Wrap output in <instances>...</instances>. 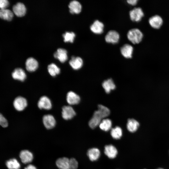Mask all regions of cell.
<instances>
[{"label": "cell", "instance_id": "6da1fadb", "mask_svg": "<svg viewBox=\"0 0 169 169\" xmlns=\"http://www.w3.org/2000/svg\"><path fill=\"white\" fill-rule=\"evenodd\" d=\"M98 108L89 122V126L92 129L99 125L102 119L108 116L110 113V110L102 105H99Z\"/></svg>", "mask_w": 169, "mask_h": 169}, {"label": "cell", "instance_id": "7a4b0ae2", "mask_svg": "<svg viewBox=\"0 0 169 169\" xmlns=\"http://www.w3.org/2000/svg\"><path fill=\"white\" fill-rule=\"evenodd\" d=\"M127 36L129 40L132 44H136L141 42L143 35L142 32L139 29L134 28L129 30Z\"/></svg>", "mask_w": 169, "mask_h": 169}, {"label": "cell", "instance_id": "3957f363", "mask_svg": "<svg viewBox=\"0 0 169 169\" xmlns=\"http://www.w3.org/2000/svg\"><path fill=\"white\" fill-rule=\"evenodd\" d=\"M129 16L131 20L138 22L141 20L144 16V13L141 8H135L130 11Z\"/></svg>", "mask_w": 169, "mask_h": 169}, {"label": "cell", "instance_id": "277c9868", "mask_svg": "<svg viewBox=\"0 0 169 169\" xmlns=\"http://www.w3.org/2000/svg\"><path fill=\"white\" fill-rule=\"evenodd\" d=\"M13 105L16 110L19 111H22L27 106V101L26 98L23 97L18 96L14 99Z\"/></svg>", "mask_w": 169, "mask_h": 169}, {"label": "cell", "instance_id": "5b68a950", "mask_svg": "<svg viewBox=\"0 0 169 169\" xmlns=\"http://www.w3.org/2000/svg\"><path fill=\"white\" fill-rule=\"evenodd\" d=\"M62 116L65 120L73 118L76 114L74 109L70 105H64L62 108Z\"/></svg>", "mask_w": 169, "mask_h": 169}, {"label": "cell", "instance_id": "8992f818", "mask_svg": "<svg viewBox=\"0 0 169 169\" xmlns=\"http://www.w3.org/2000/svg\"><path fill=\"white\" fill-rule=\"evenodd\" d=\"M38 108L40 109L49 110L52 107V104L50 99L46 96H41L37 103Z\"/></svg>", "mask_w": 169, "mask_h": 169}, {"label": "cell", "instance_id": "52a82bcc", "mask_svg": "<svg viewBox=\"0 0 169 169\" xmlns=\"http://www.w3.org/2000/svg\"><path fill=\"white\" fill-rule=\"evenodd\" d=\"M120 38V35L117 32L114 30H111L105 36V40L107 43L115 44L118 42Z\"/></svg>", "mask_w": 169, "mask_h": 169}, {"label": "cell", "instance_id": "ba28073f", "mask_svg": "<svg viewBox=\"0 0 169 169\" xmlns=\"http://www.w3.org/2000/svg\"><path fill=\"white\" fill-rule=\"evenodd\" d=\"M43 124L48 129L54 128L56 125V121L54 116L50 114L44 115L42 118Z\"/></svg>", "mask_w": 169, "mask_h": 169}, {"label": "cell", "instance_id": "9c48e42d", "mask_svg": "<svg viewBox=\"0 0 169 169\" xmlns=\"http://www.w3.org/2000/svg\"><path fill=\"white\" fill-rule=\"evenodd\" d=\"M66 99L67 103L70 105L78 104L80 100L79 96L72 91H70L67 93Z\"/></svg>", "mask_w": 169, "mask_h": 169}, {"label": "cell", "instance_id": "30bf717a", "mask_svg": "<svg viewBox=\"0 0 169 169\" xmlns=\"http://www.w3.org/2000/svg\"><path fill=\"white\" fill-rule=\"evenodd\" d=\"M104 24L100 21L95 20L90 27V30L96 34H101L104 31Z\"/></svg>", "mask_w": 169, "mask_h": 169}, {"label": "cell", "instance_id": "8fae6325", "mask_svg": "<svg viewBox=\"0 0 169 169\" xmlns=\"http://www.w3.org/2000/svg\"><path fill=\"white\" fill-rule=\"evenodd\" d=\"M149 23L152 28L155 29H159L162 25L163 21L161 17L158 15H155L149 19Z\"/></svg>", "mask_w": 169, "mask_h": 169}, {"label": "cell", "instance_id": "7c38bea8", "mask_svg": "<svg viewBox=\"0 0 169 169\" xmlns=\"http://www.w3.org/2000/svg\"><path fill=\"white\" fill-rule=\"evenodd\" d=\"M38 64L37 60L32 57L28 58L25 62V66L27 70L29 72H33L38 69Z\"/></svg>", "mask_w": 169, "mask_h": 169}, {"label": "cell", "instance_id": "4fadbf2b", "mask_svg": "<svg viewBox=\"0 0 169 169\" xmlns=\"http://www.w3.org/2000/svg\"><path fill=\"white\" fill-rule=\"evenodd\" d=\"M13 13L18 17L24 16L26 11V9L24 5L21 3H18L13 6Z\"/></svg>", "mask_w": 169, "mask_h": 169}, {"label": "cell", "instance_id": "5bb4252c", "mask_svg": "<svg viewBox=\"0 0 169 169\" xmlns=\"http://www.w3.org/2000/svg\"><path fill=\"white\" fill-rule=\"evenodd\" d=\"M19 157L22 162L24 164L29 163L33 159L32 153L28 150H23L20 152Z\"/></svg>", "mask_w": 169, "mask_h": 169}, {"label": "cell", "instance_id": "9a60e30c", "mask_svg": "<svg viewBox=\"0 0 169 169\" xmlns=\"http://www.w3.org/2000/svg\"><path fill=\"white\" fill-rule=\"evenodd\" d=\"M12 75L14 79L21 81H24L27 77L25 71L21 68L15 69L12 72Z\"/></svg>", "mask_w": 169, "mask_h": 169}, {"label": "cell", "instance_id": "2e32d148", "mask_svg": "<svg viewBox=\"0 0 169 169\" xmlns=\"http://www.w3.org/2000/svg\"><path fill=\"white\" fill-rule=\"evenodd\" d=\"M133 51V47L128 44H124L120 49V53L122 55L127 59L132 58Z\"/></svg>", "mask_w": 169, "mask_h": 169}, {"label": "cell", "instance_id": "e0dca14e", "mask_svg": "<svg viewBox=\"0 0 169 169\" xmlns=\"http://www.w3.org/2000/svg\"><path fill=\"white\" fill-rule=\"evenodd\" d=\"M69 63L74 69L76 70L79 69L82 67L83 61L81 58L73 56L69 61Z\"/></svg>", "mask_w": 169, "mask_h": 169}, {"label": "cell", "instance_id": "ac0fdd59", "mask_svg": "<svg viewBox=\"0 0 169 169\" xmlns=\"http://www.w3.org/2000/svg\"><path fill=\"white\" fill-rule=\"evenodd\" d=\"M104 153L109 158L113 159L116 157L118 151L115 146L112 145H109L105 146Z\"/></svg>", "mask_w": 169, "mask_h": 169}, {"label": "cell", "instance_id": "d6986e66", "mask_svg": "<svg viewBox=\"0 0 169 169\" xmlns=\"http://www.w3.org/2000/svg\"><path fill=\"white\" fill-rule=\"evenodd\" d=\"M69 12L72 14H79L82 10V6L80 3L76 0L71 1L69 5Z\"/></svg>", "mask_w": 169, "mask_h": 169}, {"label": "cell", "instance_id": "ffe728a7", "mask_svg": "<svg viewBox=\"0 0 169 169\" xmlns=\"http://www.w3.org/2000/svg\"><path fill=\"white\" fill-rule=\"evenodd\" d=\"M67 52L66 50L62 48L58 49L54 54V57L61 63H64L68 59Z\"/></svg>", "mask_w": 169, "mask_h": 169}, {"label": "cell", "instance_id": "44dd1931", "mask_svg": "<svg viewBox=\"0 0 169 169\" xmlns=\"http://www.w3.org/2000/svg\"><path fill=\"white\" fill-rule=\"evenodd\" d=\"M139 122L134 119H129L128 120L126 127L128 130L131 132H135L139 127Z\"/></svg>", "mask_w": 169, "mask_h": 169}, {"label": "cell", "instance_id": "7402d4cb", "mask_svg": "<svg viewBox=\"0 0 169 169\" xmlns=\"http://www.w3.org/2000/svg\"><path fill=\"white\" fill-rule=\"evenodd\" d=\"M87 155L90 161H96L99 158L100 156V151L98 148H93L88 151Z\"/></svg>", "mask_w": 169, "mask_h": 169}, {"label": "cell", "instance_id": "603a6c76", "mask_svg": "<svg viewBox=\"0 0 169 169\" xmlns=\"http://www.w3.org/2000/svg\"><path fill=\"white\" fill-rule=\"evenodd\" d=\"M56 164L60 169H69V159L66 157L59 158L57 160Z\"/></svg>", "mask_w": 169, "mask_h": 169}, {"label": "cell", "instance_id": "cb8c5ba5", "mask_svg": "<svg viewBox=\"0 0 169 169\" xmlns=\"http://www.w3.org/2000/svg\"><path fill=\"white\" fill-rule=\"evenodd\" d=\"M102 86L106 93H109L112 90L115 88V85L111 79L104 81L102 83Z\"/></svg>", "mask_w": 169, "mask_h": 169}, {"label": "cell", "instance_id": "d4e9b609", "mask_svg": "<svg viewBox=\"0 0 169 169\" xmlns=\"http://www.w3.org/2000/svg\"><path fill=\"white\" fill-rule=\"evenodd\" d=\"M13 16V12L10 10L5 9H0V18L8 21H11Z\"/></svg>", "mask_w": 169, "mask_h": 169}, {"label": "cell", "instance_id": "484cf974", "mask_svg": "<svg viewBox=\"0 0 169 169\" xmlns=\"http://www.w3.org/2000/svg\"><path fill=\"white\" fill-rule=\"evenodd\" d=\"M99 127L102 130L107 131L110 130L112 126L111 120L109 119H103L99 124Z\"/></svg>", "mask_w": 169, "mask_h": 169}, {"label": "cell", "instance_id": "4316f807", "mask_svg": "<svg viewBox=\"0 0 169 169\" xmlns=\"http://www.w3.org/2000/svg\"><path fill=\"white\" fill-rule=\"evenodd\" d=\"M6 165L8 169H20L21 167L20 163L15 158L11 159L7 161Z\"/></svg>", "mask_w": 169, "mask_h": 169}, {"label": "cell", "instance_id": "83f0119b", "mask_svg": "<svg viewBox=\"0 0 169 169\" xmlns=\"http://www.w3.org/2000/svg\"><path fill=\"white\" fill-rule=\"evenodd\" d=\"M47 68L49 74L53 77H55L59 74L60 72V68L54 63L49 65Z\"/></svg>", "mask_w": 169, "mask_h": 169}, {"label": "cell", "instance_id": "f1b7e54d", "mask_svg": "<svg viewBox=\"0 0 169 169\" xmlns=\"http://www.w3.org/2000/svg\"><path fill=\"white\" fill-rule=\"evenodd\" d=\"M110 134L114 139L116 140L119 139L122 136V130L120 127L116 126L111 129Z\"/></svg>", "mask_w": 169, "mask_h": 169}, {"label": "cell", "instance_id": "f546056e", "mask_svg": "<svg viewBox=\"0 0 169 169\" xmlns=\"http://www.w3.org/2000/svg\"><path fill=\"white\" fill-rule=\"evenodd\" d=\"M64 42L73 43L75 37V34L73 32H66L63 34Z\"/></svg>", "mask_w": 169, "mask_h": 169}, {"label": "cell", "instance_id": "4dcf8cb0", "mask_svg": "<svg viewBox=\"0 0 169 169\" xmlns=\"http://www.w3.org/2000/svg\"><path fill=\"white\" fill-rule=\"evenodd\" d=\"M78 166V162L74 158L69 159V169H77Z\"/></svg>", "mask_w": 169, "mask_h": 169}, {"label": "cell", "instance_id": "1f68e13d", "mask_svg": "<svg viewBox=\"0 0 169 169\" xmlns=\"http://www.w3.org/2000/svg\"><path fill=\"white\" fill-rule=\"evenodd\" d=\"M0 125L4 128L7 127L8 125L7 120L1 113H0Z\"/></svg>", "mask_w": 169, "mask_h": 169}, {"label": "cell", "instance_id": "d6a6232c", "mask_svg": "<svg viewBox=\"0 0 169 169\" xmlns=\"http://www.w3.org/2000/svg\"><path fill=\"white\" fill-rule=\"evenodd\" d=\"M9 3L7 0H0V9H6L9 6Z\"/></svg>", "mask_w": 169, "mask_h": 169}, {"label": "cell", "instance_id": "836d02e7", "mask_svg": "<svg viewBox=\"0 0 169 169\" xmlns=\"http://www.w3.org/2000/svg\"><path fill=\"white\" fill-rule=\"evenodd\" d=\"M127 2L129 4L132 6L136 5L137 3L138 0H127Z\"/></svg>", "mask_w": 169, "mask_h": 169}, {"label": "cell", "instance_id": "e575fe53", "mask_svg": "<svg viewBox=\"0 0 169 169\" xmlns=\"http://www.w3.org/2000/svg\"><path fill=\"white\" fill-rule=\"evenodd\" d=\"M24 169H37V168L34 166L32 164H30L25 167Z\"/></svg>", "mask_w": 169, "mask_h": 169}, {"label": "cell", "instance_id": "d590c367", "mask_svg": "<svg viewBox=\"0 0 169 169\" xmlns=\"http://www.w3.org/2000/svg\"><path fill=\"white\" fill-rule=\"evenodd\" d=\"M157 169H163L162 168H157Z\"/></svg>", "mask_w": 169, "mask_h": 169}]
</instances>
